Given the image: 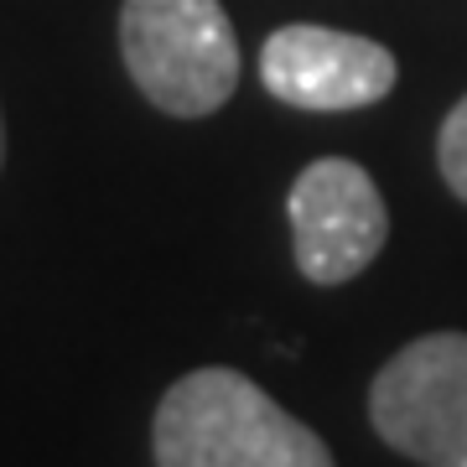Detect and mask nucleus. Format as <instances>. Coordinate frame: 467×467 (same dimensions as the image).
<instances>
[{"label": "nucleus", "instance_id": "obj_1", "mask_svg": "<svg viewBox=\"0 0 467 467\" xmlns=\"http://www.w3.org/2000/svg\"><path fill=\"white\" fill-rule=\"evenodd\" d=\"M156 467H333L312 426L239 368H192L156 405Z\"/></svg>", "mask_w": 467, "mask_h": 467}, {"label": "nucleus", "instance_id": "obj_2", "mask_svg": "<svg viewBox=\"0 0 467 467\" xmlns=\"http://www.w3.org/2000/svg\"><path fill=\"white\" fill-rule=\"evenodd\" d=\"M119 57L130 84L171 119H202L239 88V36L218 0H125Z\"/></svg>", "mask_w": 467, "mask_h": 467}, {"label": "nucleus", "instance_id": "obj_3", "mask_svg": "<svg viewBox=\"0 0 467 467\" xmlns=\"http://www.w3.org/2000/svg\"><path fill=\"white\" fill-rule=\"evenodd\" d=\"M368 420L420 467H467V333H426L374 374Z\"/></svg>", "mask_w": 467, "mask_h": 467}, {"label": "nucleus", "instance_id": "obj_4", "mask_svg": "<svg viewBox=\"0 0 467 467\" xmlns=\"http://www.w3.org/2000/svg\"><path fill=\"white\" fill-rule=\"evenodd\" d=\"M291 239L296 265L312 285H343L374 265L389 239V213L374 177L348 156H322L291 187Z\"/></svg>", "mask_w": 467, "mask_h": 467}, {"label": "nucleus", "instance_id": "obj_5", "mask_svg": "<svg viewBox=\"0 0 467 467\" xmlns=\"http://www.w3.org/2000/svg\"><path fill=\"white\" fill-rule=\"evenodd\" d=\"M395 57L389 47L368 42L358 32L337 26H281L270 32L260 52V78L281 104L312 109V115H343V109H368L395 88Z\"/></svg>", "mask_w": 467, "mask_h": 467}, {"label": "nucleus", "instance_id": "obj_6", "mask_svg": "<svg viewBox=\"0 0 467 467\" xmlns=\"http://www.w3.org/2000/svg\"><path fill=\"white\" fill-rule=\"evenodd\" d=\"M436 161H441L447 187L467 202V94H462V104H451V115L441 119V135H436Z\"/></svg>", "mask_w": 467, "mask_h": 467}, {"label": "nucleus", "instance_id": "obj_7", "mask_svg": "<svg viewBox=\"0 0 467 467\" xmlns=\"http://www.w3.org/2000/svg\"><path fill=\"white\" fill-rule=\"evenodd\" d=\"M0 161H5V125H0Z\"/></svg>", "mask_w": 467, "mask_h": 467}]
</instances>
